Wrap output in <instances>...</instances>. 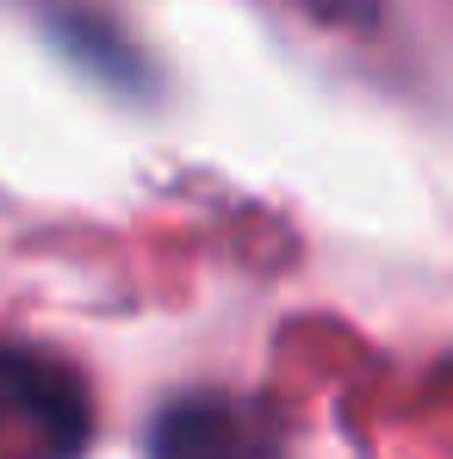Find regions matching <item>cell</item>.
<instances>
[{
    "instance_id": "cell-1",
    "label": "cell",
    "mask_w": 453,
    "mask_h": 459,
    "mask_svg": "<svg viewBox=\"0 0 453 459\" xmlns=\"http://www.w3.org/2000/svg\"><path fill=\"white\" fill-rule=\"evenodd\" d=\"M93 397L69 360L0 348V459H81Z\"/></svg>"
},
{
    "instance_id": "cell-2",
    "label": "cell",
    "mask_w": 453,
    "mask_h": 459,
    "mask_svg": "<svg viewBox=\"0 0 453 459\" xmlns=\"http://www.w3.org/2000/svg\"><path fill=\"white\" fill-rule=\"evenodd\" d=\"M150 459H280V429L255 397H174L150 422Z\"/></svg>"
},
{
    "instance_id": "cell-3",
    "label": "cell",
    "mask_w": 453,
    "mask_h": 459,
    "mask_svg": "<svg viewBox=\"0 0 453 459\" xmlns=\"http://www.w3.org/2000/svg\"><path fill=\"white\" fill-rule=\"evenodd\" d=\"M299 6L323 25H342V31H361L379 19V0H299Z\"/></svg>"
}]
</instances>
